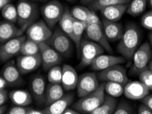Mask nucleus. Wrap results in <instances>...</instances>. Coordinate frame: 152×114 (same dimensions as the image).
<instances>
[{
    "mask_svg": "<svg viewBox=\"0 0 152 114\" xmlns=\"http://www.w3.org/2000/svg\"><path fill=\"white\" fill-rule=\"evenodd\" d=\"M141 38L139 27L133 23H128L117 46V51L126 60H132L135 51L140 45Z\"/></svg>",
    "mask_w": 152,
    "mask_h": 114,
    "instance_id": "nucleus-1",
    "label": "nucleus"
},
{
    "mask_svg": "<svg viewBox=\"0 0 152 114\" xmlns=\"http://www.w3.org/2000/svg\"><path fill=\"white\" fill-rule=\"evenodd\" d=\"M104 82L101 83L98 89L86 95L73 104L72 107L80 113H91L104 100Z\"/></svg>",
    "mask_w": 152,
    "mask_h": 114,
    "instance_id": "nucleus-2",
    "label": "nucleus"
},
{
    "mask_svg": "<svg viewBox=\"0 0 152 114\" xmlns=\"http://www.w3.org/2000/svg\"><path fill=\"white\" fill-rule=\"evenodd\" d=\"M17 7L18 25L25 32L30 25L36 22L40 10L37 4L28 0H19Z\"/></svg>",
    "mask_w": 152,
    "mask_h": 114,
    "instance_id": "nucleus-3",
    "label": "nucleus"
},
{
    "mask_svg": "<svg viewBox=\"0 0 152 114\" xmlns=\"http://www.w3.org/2000/svg\"><path fill=\"white\" fill-rule=\"evenodd\" d=\"M152 58L151 46L146 42L139 46L132 57L133 62L130 68L131 75H138L142 71L148 68V64Z\"/></svg>",
    "mask_w": 152,
    "mask_h": 114,
    "instance_id": "nucleus-4",
    "label": "nucleus"
},
{
    "mask_svg": "<svg viewBox=\"0 0 152 114\" xmlns=\"http://www.w3.org/2000/svg\"><path fill=\"white\" fill-rule=\"evenodd\" d=\"M72 42H73L72 39L64 33L61 28H56L46 43L60 53L62 56L68 57L73 49Z\"/></svg>",
    "mask_w": 152,
    "mask_h": 114,
    "instance_id": "nucleus-5",
    "label": "nucleus"
},
{
    "mask_svg": "<svg viewBox=\"0 0 152 114\" xmlns=\"http://www.w3.org/2000/svg\"><path fill=\"white\" fill-rule=\"evenodd\" d=\"M66 9L58 0H52L40 8V13L47 24L53 29L59 22Z\"/></svg>",
    "mask_w": 152,
    "mask_h": 114,
    "instance_id": "nucleus-6",
    "label": "nucleus"
},
{
    "mask_svg": "<svg viewBox=\"0 0 152 114\" xmlns=\"http://www.w3.org/2000/svg\"><path fill=\"white\" fill-rule=\"evenodd\" d=\"M104 51L102 46L95 42L85 39L82 40L80 46V66L85 67L90 66L94 59L98 55L103 54Z\"/></svg>",
    "mask_w": 152,
    "mask_h": 114,
    "instance_id": "nucleus-7",
    "label": "nucleus"
},
{
    "mask_svg": "<svg viewBox=\"0 0 152 114\" xmlns=\"http://www.w3.org/2000/svg\"><path fill=\"white\" fill-rule=\"evenodd\" d=\"M26 36L16 37L1 44L0 48V60L1 63L8 62L11 58L20 53L23 44L26 40Z\"/></svg>",
    "mask_w": 152,
    "mask_h": 114,
    "instance_id": "nucleus-8",
    "label": "nucleus"
},
{
    "mask_svg": "<svg viewBox=\"0 0 152 114\" xmlns=\"http://www.w3.org/2000/svg\"><path fill=\"white\" fill-rule=\"evenodd\" d=\"M52 29L50 28L45 20H40L30 25L26 33L27 38L38 43L47 42L53 34Z\"/></svg>",
    "mask_w": 152,
    "mask_h": 114,
    "instance_id": "nucleus-9",
    "label": "nucleus"
},
{
    "mask_svg": "<svg viewBox=\"0 0 152 114\" xmlns=\"http://www.w3.org/2000/svg\"><path fill=\"white\" fill-rule=\"evenodd\" d=\"M97 75L99 80L104 82L113 81L121 83L124 86L129 82L126 68L119 64L115 65L104 71H99Z\"/></svg>",
    "mask_w": 152,
    "mask_h": 114,
    "instance_id": "nucleus-10",
    "label": "nucleus"
},
{
    "mask_svg": "<svg viewBox=\"0 0 152 114\" xmlns=\"http://www.w3.org/2000/svg\"><path fill=\"white\" fill-rule=\"evenodd\" d=\"M85 32L87 38L102 46L108 53H113V49L104 32L102 23L87 25Z\"/></svg>",
    "mask_w": 152,
    "mask_h": 114,
    "instance_id": "nucleus-11",
    "label": "nucleus"
},
{
    "mask_svg": "<svg viewBox=\"0 0 152 114\" xmlns=\"http://www.w3.org/2000/svg\"><path fill=\"white\" fill-rule=\"evenodd\" d=\"M39 46L42 57V66L44 70L49 71L53 67L61 64L62 62L61 55L51 46L48 45L45 42L39 43Z\"/></svg>",
    "mask_w": 152,
    "mask_h": 114,
    "instance_id": "nucleus-12",
    "label": "nucleus"
},
{
    "mask_svg": "<svg viewBox=\"0 0 152 114\" xmlns=\"http://www.w3.org/2000/svg\"><path fill=\"white\" fill-rule=\"evenodd\" d=\"M99 79L94 73H85L79 77L77 86V95L82 98L98 89L99 86Z\"/></svg>",
    "mask_w": 152,
    "mask_h": 114,
    "instance_id": "nucleus-13",
    "label": "nucleus"
},
{
    "mask_svg": "<svg viewBox=\"0 0 152 114\" xmlns=\"http://www.w3.org/2000/svg\"><path fill=\"white\" fill-rule=\"evenodd\" d=\"M17 65L22 74L35 71L42 65L40 53L36 55H19L17 59Z\"/></svg>",
    "mask_w": 152,
    "mask_h": 114,
    "instance_id": "nucleus-14",
    "label": "nucleus"
},
{
    "mask_svg": "<svg viewBox=\"0 0 152 114\" xmlns=\"http://www.w3.org/2000/svg\"><path fill=\"white\" fill-rule=\"evenodd\" d=\"M1 75L8 81L9 85L18 86L25 83V81L22 78V74L18 68L15 60H9L4 65L1 71Z\"/></svg>",
    "mask_w": 152,
    "mask_h": 114,
    "instance_id": "nucleus-15",
    "label": "nucleus"
},
{
    "mask_svg": "<svg viewBox=\"0 0 152 114\" xmlns=\"http://www.w3.org/2000/svg\"><path fill=\"white\" fill-rule=\"evenodd\" d=\"M127 60L123 56L101 54L96 57L90 64V68L94 71H101L117 64L125 63Z\"/></svg>",
    "mask_w": 152,
    "mask_h": 114,
    "instance_id": "nucleus-16",
    "label": "nucleus"
},
{
    "mask_svg": "<svg viewBox=\"0 0 152 114\" xmlns=\"http://www.w3.org/2000/svg\"><path fill=\"white\" fill-rule=\"evenodd\" d=\"M149 89L141 81H130L124 87V94L131 100H142L149 94Z\"/></svg>",
    "mask_w": 152,
    "mask_h": 114,
    "instance_id": "nucleus-17",
    "label": "nucleus"
},
{
    "mask_svg": "<svg viewBox=\"0 0 152 114\" xmlns=\"http://www.w3.org/2000/svg\"><path fill=\"white\" fill-rule=\"evenodd\" d=\"M46 87L45 80L42 75L36 74L31 78L30 88L32 95L39 105L45 103Z\"/></svg>",
    "mask_w": 152,
    "mask_h": 114,
    "instance_id": "nucleus-18",
    "label": "nucleus"
},
{
    "mask_svg": "<svg viewBox=\"0 0 152 114\" xmlns=\"http://www.w3.org/2000/svg\"><path fill=\"white\" fill-rule=\"evenodd\" d=\"M25 31L20 27H18L14 23L8 21H1L0 24V42L4 44L9 40L16 37L22 36Z\"/></svg>",
    "mask_w": 152,
    "mask_h": 114,
    "instance_id": "nucleus-19",
    "label": "nucleus"
},
{
    "mask_svg": "<svg viewBox=\"0 0 152 114\" xmlns=\"http://www.w3.org/2000/svg\"><path fill=\"white\" fill-rule=\"evenodd\" d=\"M61 85L66 91H71L77 88L79 76L76 70L69 64H64L62 66Z\"/></svg>",
    "mask_w": 152,
    "mask_h": 114,
    "instance_id": "nucleus-20",
    "label": "nucleus"
},
{
    "mask_svg": "<svg viewBox=\"0 0 152 114\" xmlns=\"http://www.w3.org/2000/svg\"><path fill=\"white\" fill-rule=\"evenodd\" d=\"M74 94L69 93L62 96L50 105L45 107L42 109L44 114H63L66 108H68L74 101Z\"/></svg>",
    "mask_w": 152,
    "mask_h": 114,
    "instance_id": "nucleus-21",
    "label": "nucleus"
},
{
    "mask_svg": "<svg viewBox=\"0 0 152 114\" xmlns=\"http://www.w3.org/2000/svg\"><path fill=\"white\" fill-rule=\"evenodd\" d=\"M102 25L104 32L109 42H116L120 40L124 33V27L121 23L110 21L103 18Z\"/></svg>",
    "mask_w": 152,
    "mask_h": 114,
    "instance_id": "nucleus-22",
    "label": "nucleus"
},
{
    "mask_svg": "<svg viewBox=\"0 0 152 114\" xmlns=\"http://www.w3.org/2000/svg\"><path fill=\"white\" fill-rule=\"evenodd\" d=\"M128 4L129 3L115 4V5L102 8L100 12L104 19L110 21L117 22L123 17L124 13H126L128 8Z\"/></svg>",
    "mask_w": 152,
    "mask_h": 114,
    "instance_id": "nucleus-23",
    "label": "nucleus"
},
{
    "mask_svg": "<svg viewBox=\"0 0 152 114\" xmlns=\"http://www.w3.org/2000/svg\"><path fill=\"white\" fill-rule=\"evenodd\" d=\"M64 88L61 83H49L46 87L45 107L50 105L64 96Z\"/></svg>",
    "mask_w": 152,
    "mask_h": 114,
    "instance_id": "nucleus-24",
    "label": "nucleus"
},
{
    "mask_svg": "<svg viewBox=\"0 0 152 114\" xmlns=\"http://www.w3.org/2000/svg\"><path fill=\"white\" fill-rule=\"evenodd\" d=\"M10 99L15 105L28 106L32 103L31 94L24 90H13L10 93Z\"/></svg>",
    "mask_w": 152,
    "mask_h": 114,
    "instance_id": "nucleus-25",
    "label": "nucleus"
},
{
    "mask_svg": "<svg viewBox=\"0 0 152 114\" xmlns=\"http://www.w3.org/2000/svg\"><path fill=\"white\" fill-rule=\"evenodd\" d=\"M117 100L115 97L105 95L102 103L91 114H111L113 113L117 105Z\"/></svg>",
    "mask_w": 152,
    "mask_h": 114,
    "instance_id": "nucleus-26",
    "label": "nucleus"
},
{
    "mask_svg": "<svg viewBox=\"0 0 152 114\" xmlns=\"http://www.w3.org/2000/svg\"><path fill=\"white\" fill-rule=\"evenodd\" d=\"M87 26V24L86 22L82 21L77 20L75 18V21H74V28L72 40L75 43L78 53H80V43H81L82 40V36L83 34L85 32Z\"/></svg>",
    "mask_w": 152,
    "mask_h": 114,
    "instance_id": "nucleus-27",
    "label": "nucleus"
},
{
    "mask_svg": "<svg viewBox=\"0 0 152 114\" xmlns=\"http://www.w3.org/2000/svg\"><path fill=\"white\" fill-rule=\"evenodd\" d=\"M74 21H75V18L71 14L70 10L67 8L66 9L61 20L59 22V27L61 29L64 33L67 34L71 39H72L73 34Z\"/></svg>",
    "mask_w": 152,
    "mask_h": 114,
    "instance_id": "nucleus-28",
    "label": "nucleus"
},
{
    "mask_svg": "<svg viewBox=\"0 0 152 114\" xmlns=\"http://www.w3.org/2000/svg\"><path fill=\"white\" fill-rule=\"evenodd\" d=\"M148 0H131L126 13L132 17H137L145 10Z\"/></svg>",
    "mask_w": 152,
    "mask_h": 114,
    "instance_id": "nucleus-29",
    "label": "nucleus"
},
{
    "mask_svg": "<svg viewBox=\"0 0 152 114\" xmlns=\"http://www.w3.org/2000/svg\"><path fill=\"white\" fill-rule=\"evenodd\" d=\"M131 0H96L89 4V8L91 10L97 11L115 4H127Z\"/></svg>",
    "mask_w": 152,
    "mask_h": 114,
    "instance_id": "nucleus-30",
    "label": "nucleus"
},
{
    "mask_svg": "<svg viewBox=\"0 0 152 114\" xmlns=\"http://www.w3.org/2000/svg\"><path fill=\"white\" fill-rule=\"evenodd\" d=\"M0 9H1V16L4 20L14 23H17L18 10L17 6L10 3Z\"/></svg>",
    "mask_w": 152,
    "mask_h": 114,
    "instance_id": "nucleus-31",
    "label": "nucleus"
},
{
    "mask_svg": "<svg viewBox=\"0 0 152 114\" xmlns=\"http://www.w3.org/2000/svg\"><path fill=\"white\" fill-rule=\"evenodd\" d=\"M124 85L113 81H107L104 82V90L107 94L113 97H119L124 93Z\"/></svg>",
    "mask_w": 152,
    "mask_h": 114,
    "instance_id": "nucleus-32",
    "label": "nucleus"
},
{
    "mask_svg": "<svg viewBox=\"0 0 152 114\" xmlns=\"http://www.w3.org/2000/svg\"><path fill=\"white\" fill-rule=\"evenodd\" d=\"M38 53H40L39 43L27 38L23 44L20 54L30 55L38 54Z\"/></svg>",
    "mask_w": 152,
    "mask_h": 114,
    "instance_id": "nucleus-33",
    "label": "nucleus"
},
{
    "mask_svg": "<svg viewBox=\"0 0 152 114\" xmlns=\"http://www.w3.org/2000/svg\"><path fill=\"white\" fill-rule=\"evenodd\" d=\"M70 12L73 17L76 19L87 23V18L91 13V10L89 8H87L85 6H75L72 7Z\"/></svg>",
    "mask_w": 152,
    "mask_h": 114,
    "instance_id": "nucleus-34",
    "label": "nucleus"
},
{
    "mask_svg": "<svg viewBox=\"0 0 152 114\" xmlns=\"http://www.w3.org/2000/svg\"><path fill=\"white\" fill-rule=\"evenodd\" d=\"M62 67L59 65L50 68L48 73V80L49 83H61L62 81Z\"/></svg>",
    "mask_w": 152,
    "mask_h": 114,
    "instance_id": "nucleus-35",
    "label": "nucleus"
},
{
    "mask_svg": "<svg viewBox=\"0 0 152 114\" xmlns=\"http://www.w3.org/2000/svg\"><path fill=\"white\" fill-rule=\"evenodd\" d=\"M114 114H132L134 113V110L131 104L127 101H122L117 104Z\"/></svg>",
    "mask_w": 152,
    "mask_h": 114,
    "instance_id": "nucleus-36",
    "label": "nucleus"
},
{
    "mask_svg": "<svg viewBox=\"0 0 152 114\" xmlns=\"http://www.w3.org/2000/svg\"><path fill=\"white\" fill-rule=\"evenodd\" d=\"M140 81L146 85L149 90H152V72L147 68L139 74Z\"/></svg>",
    "mask_w": 152,
    "mask_h": 114,
    "instance_id": "nucleus-37",
    "label": "nucleus"
},
{
    "mask_svg": "<svg viewBox=\"0 0 152 114\" xmlns=\"http://www.w3.org/2000/svg\"><path fill=\"white\" fill-rule=\"evenodd\" d=\"M141 25L144 28L152 31V10L147 12L142 16Z\"/></svg>",
    "mask_w": 152,
    "mask_h": 114,
    "instance_id": "nucleus-38",
    "label": "nucleus"
},
{
    "mask_svg": "<svg viewBox=\"0 0 152 114\" xmlns=\"http://www.w3.org/2000/svg\"><path fill=\"white\" fill-rule=\"evenodd\" d=\"M31 107L29 106H20L15 105V107L9 109L8 111V114H28Z\"/></svg>",
    "mask_w": 152,
    "mask_h": 114,
    "instance_id": "nucleus-39",
    "label": "nucleus"
},
{
    "mask_svg": "<svg viewBox=\"0 0 152 114\" xmlns=\"http://www.w3.org/2000/svg\"><path fill=\"white\" fill-rule=\"evenodd\" d=\"M102 21L100 20V18H99L98 16L96 15L95 11L91 10V13L89 14L88 18L87 21V24H97V23H102Z\"/></svg>",
    "mask_w": 152,
    "mask_h": 114,
    "instance_id": "nucleus-40",
    "label": "nucleus"
},
{
    "mask_svg": "<svg viewBox=\"0 0 152 114\" xmlns=\"http://www.w3.org/2000/svg\"><path fill=\"white\" fill-rule=\"evenodd\" d=\"M10 97V94L6 89L0 90V105L5 104Z\"/></svg>",
    "mask_w": 152,
    "mask_h": 114,
    "instance_id": "nucleus-41",
    "label": "nucleus"
},
{
    "mask_svg": "<svg viewBox=\"0 0 152 114\" xmlns=\"http://www.w3.org/2000/svg\"><path fill=\"white\" fill-rule=\"evenodd\" d=\"M138 113L139 114H152V110L146 104L142 103L138 108Z\"/></svg>",
    "mask_w": 152,
    "mask_h": 114,
    "instance_id": "nucleus-42",
    "label": "nucleus"
},
{
    "mask_svg": "<svg viewBox=\"0 0 152 114\" xmlns=\"http://www.w3.org/2000/svg\"><path fill=\"white\" fill-rule=\"evenodd\" d=\"M142 103L146 104L147 107H149L152 110V94H148L146 96H145L143 99L141 100Z\"/></svg>",
    "mask_w": 152,
    "mask_h": 114,
    "instance_id": "nucleus-43",
    "label": "nucleus"
},
{
    "mask_svg": "<svg viewBox=\"0 0 152 114\" xmlns=\"http://www.w3.org/2000/svg\"><path fill=\"white\" fill-rule=\"evenodd\" d=\"M9 84L5 79H4L3 76L1 75L0 76V90L2 89H6L7 86H8Z\"/></svg>",
    "mask_w": 152,
    "mask_h": 114,
    "instance_id": "nucleus-44",
    "label": "nucleus"
},
{
    "mask_svg": "<svg viewBox=\"0 0 152 114\" xmlns=\"http://www.w3.org/2000/svg\"><path fill=\"white\" fill-rule=\"evenodd\" d=\"M80 113L79 111L76 110L74 108H70L68 107V108H66L63 112V114H79Z\"/></svg>",
    "mask_w": 152,
    "mask_h": 114,
    "instance_id": "nucleus-45",
    "label": "nucleus"
},
{
    "mask_svg": "<svg viewBox=\"0 0 152 114\" xmlns=\"http://www.w3.org/2000/svg\"><path fill=\"white\" fill-rule=\"evenodd\" d=\"M28 114H44L43 110H38V109H35L31 107L29 109Z\"/></svg>",
    "mask_w": 152,
    "mask_h": 114,
    "instance_id": "nucleus-46",
    "label": "nucleus"
},
{
    "mask_svg": "<svg viewBox=\"0 0 152 114\" xmlns=\"http://www.w3.org/2000/svg\"><path fill=\"white\" fill-rule=\"evenodd\" d=\"M12 1V0H0V8H3L4 6L10 4Z\"/></svg>",
    "mask_w": 152,
    "mask_h": 114,
    "instance_id": "nucleus-47",
    "label": "nucleus"
},
{
    "mask_svg": "<svg viewBox=\"0 0 152 114\" xmlns=\"http://www.w3.org/2000/svg\"><path fill=\"white\" fill-rule=\"evenodd\" d=\"M7 111V107L4 104L0 105V114H4L6 113Z\"/></svg>",
    "mask_w": 152,
    "mask_h": 114,
    "instance_id": "nucleus-48",
    "label": "nucleus"
},
{
    "mask_svg": "<svg viewBox=\"0 0 152 114\" xmlns=\"http://www.w3.org/2000/svg\"><path fill=\"white\" fill-rule=\"evenodd\" d=\"M79 1L81 2L83 4H85V5H89V4H91L92 2H94L96 0H79Z\"/></svg>",
    "mask_w": 152,
    "mask_h": 114,
    "instance_id": "nucleus-49",
    "label": "nucleus"
},
{
    "mask_svg": "<svg viewBox=\"0 0 152 114\" xmlns=\"http://www.w3.org/2000/svg\"><path fill=\"white\" fill-rule=\"evenodd\" d=\"M149 44H150L152 47V32L149 35Z\"/></svg>",
    "mask_w": 152,
    "mask_h": 114,
    "instance_id": "nucleus-50",
    "label": "nucleus"
},
{
    "mask_svg": "<svg viewBox=\"0 0 152 114\" xmlns=\"http://www.w3.org/2000/svg\"><path fill=\"white\" fill-rule=\"evenodd\" d=\"M148 68L150 70V71L152 72V60L149 62V64H148Z\"/></svg>",
    "mask_w": 152,
    "mask_h": 114,
    "instance_id": "nucleus-51",
    "label": "nucleus"
},
{
    "mask_svg": "<svg viewBox=\"0 0 152 114\" xmlns=\"http://www.w3.org/2000/svg\"><path fill=\"white\" fill-rule=\"evenodd\" d=\"M148 4L149 5V7H150L152 10V0H148Z\"/></svg>",
    "mask_w": 152,
    "mask_h": 114,
    "instance_id": "nucleus-52",
    "label": "nucleus"
},
{
    "mask_svg": "<svg viewBox=\"0 0 152 114\" xmlns=\"http://www.w3.org/2000/svg\"><path fill=\"white\" fill-rule=\"evenodd\" d=\"M33 1H40V2H42V1H47V0H33Z\"/></svg>",
    "mask_w": 152,
    "mask_h": 114,
    "instance_id": "nucleus-53",
    "label": "nucleus"
},
{
    "mask_svg": "<svg viewBox=\"0 0 152 114\" xmlns=\"http://www.w3.org/2000/svg\"><path fill=\"white\" fill-rule=\"evenodd\" d=\"M67 1H75V0H67Z\"/></svg>",
    "mask_w": 152,
    "mask_h": 114,
    "instance_id": "nucleus-54",
    "label": "nucleus"
}]
</instances>
